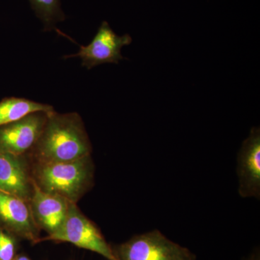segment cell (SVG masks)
<instances>
[{
    "label": "cell",
    "instance_id": "7c38bea8",
    "mask_svg": "<svg viewBox=\"0 0 260 260\" xmlns=\"http://www.w3.org/2000/svg\"><path fill=\"white\" fill-rule=\"evenodd\" d=\"M36 15L44 25V31L56 29L57 23L64 21L66 16L61 0H28Z\"/></svg>",
    "mask_w": 260,
    "mask_h": 260
},
{
    "label": "cell",
    "instance_id": "52a82bcc",
    "mask_svg": "<svg viewBox=\"0 0 260 260\" xmlns=\"http://www.w3.org/2000/svg\"><path fill=\"white\" fill-rule=\"evenodd\" d=\"M48 114L32 113L20 120L0 126V150L14 155H28L40 138Z\"/></svg>",
    "mask_w": 260,
    "mask_h": 260
},
{
    "label": "cell",
    "instance_id": "8fae6325",
    "mask_svg": "<svg viewBox=\"0 0 260 260\" xmlns=\"http://www.w3.org/2000/svg\"><path fill=\"white\" fill-rule=\"evenodd\" d=\"M54 110V107L49 104L24 98H5L0 102V126L20 120L32 113H49Z\"/></svg>",
    "mask_w": 260,
    "mask_h": 260
},
{
    "label": "cell",
    "instance_id": "9c48e42d",
    "mask_svg": "<svg viewBox=\"0 0 260 260\" xmlns=\"http://www.w3.org/2000/svg\"><path fill=\"white\" fill-rule=\"evenodd\" d=\"M34 188L31 161L28 155L0 150V190L29 202Z\"/></svg>",
    "mask_w": 260,
    "mask_h": 260
},
{
    "label": "cell",
    "instance_id": "5b68a950",
    "mask_svg": "<svg viewBox=\"0 0 260 260\" xmlns=\"http://www.w3.org/2000/svg\"><path fill=\"white\" fill-rule=\"evenodd\" d=\"M132 42L133 39L129 34L117 35L107 22H103L88 45H80L78 53L63 58H79L82 66L88 70L101 64H119V61L125 59L121 54V49L129 45Z\"/></svg>",
    "mask_w": 260,
    "mask_h": 260
},
{
    "label": "cell",
    "instance_id": "5bb4252c",
    "mask_svg": "<svg viewBox=\"0 0 260 260\" xmlns=\"http://www.w3.org/2000/svg\"><path fill=\"white\" fill-rule=\"evenodd\" d=\"M244 260H260V251L259 248H256L251 254L246 256Z\"/></svg>",
    "mask_w": 260,
    "mask_h": 260
},
{
    "label": "cell",
    "instance_id": "9a60e30c",
    "mask_svg": "<svg viewBox=\"0 0 260 260\" xmlns=\"http://www.w3.org/2000/svg\"><path fill=\"white\" fill-rule=\"evenodd\" d=\"M13 260H32L25 253H18V255L15 256Z\"/></svg>",
    "mask_w": 260,
    "mask_h": 260
},
{
    "label": "cell",
    "instance_id": "4fadbf2b",
    "mask_svg": "<svg viewBox=\"0 0 260 260\" xmlns=\"http://www.w3.org/2000/svg\"><path fill=\"white\" fill-rule=\"evenodd\" d=\"M20 240L16 236L0 228V260H13L18 255Z\"/></svg>",
    "mask_w": 260,
    "mask_h": 260
},
{
    "label": "cell",
    "instance_id": "ba28073f",
    "mask_svg": "<svg viewBox=\"0 0 260 260\" xmlns=\"http://www.w3.org/2000/svg\"><path fill=\"white\" fill-rule=\"evenodd\" d=\"M239 194L243 198H260V129L251 128L237 155Z\"/></svg>",
    "mask_w": 260,
    "mask_h": 260
},
{
    "label": "cell",
    "instance_id": "6da1fadb",
    "mask_svg": "<svg viewBox=\"0 0 260 260\" xmlns=\"http://www.w3.org/2000/svg\"><path fill=\"white\" fill-rule=\"evenodd\" d=\"M91 143L85 124L77 112L59 114L53 111L37 144L28 154L32 162L71 161L91 155Z\"/></svg>",
    "mask_w": 260,
    "mask_h": 260
},
{
    "label": "cell",
    "instance_id": "277c9868",
    "mask_svg": "<svg viewBox=\"0 0 260 260\" xmlns=\"http://www.w3.org/2000/svg\"><path fill=\"white\" fill-rule=\"evenodd\" d=\"M112 248L116 260H197L189 249L156 229L135 235Z\"/></svg>",
    "mask_w": 260,
    "mask_h": 260
},
{
    "label": "cell",
    "instance_id": "30bf717a",
    "mask_svg": "<svg viewBox=\"0 0 260 260\" xmlns=\"http://www.w3.org/2000/svg\"><path fill=\"white\" fill-rule=\"evenodd\" d=\"M28 203L38 227L47 235L54 234L61 226L71 203L57 195L42 191L35 183Z\"/></svg>",
    "mask_w": 260,
    "mask_h": 260
},
{
    "label": "cell",
    "instance_id": "8992f818",
    "mask_svg": "<svg viewBox=\"0 0 260 260\" xmlns=\"http://www.w3.org/2000/svg\"><path fill=\"white\" fill-rule=\"evenodd\" d=\"M0 228L32 245L39 244L41 232L26 200L0 190Z\"/></svg>",
    "mask_w": 260,
    "mask_h": 260
},
{
    "label": "cell",
    "instance_id": "3957f363",
    "mask_svg": "<svg viewBox=\"0 0 260 260\" xmlns=\"http://www.w3.org/2000/svg\"><path fill=\"white\" fill-rule=\"evenodd\" d=\"M70 243L80 249L97 253L107 260H116L109 244L96 224L87 218L78 205L70 203L64 223L57 232L41 237L39 243Z\"/></svg>",
    "mask_w": 260,
    "mask_h": 260
},
{
    "label": "cell",
    "instance_id": "7a4b0ae2",
    "mask_svg": "<svg viewBox=\"0 0 260 260\" xmlns=\"http://www.w3.org/2000/svg\"><path fill=\"white\" fill-rule=\"evenodd\" d=\"M32 177L39 189L77 203L93 188L95 164L91 155L71 161L31 162Z\"/></svg>",
    "mask_w": 260,
    "mask_h": 260
}]
</instances>
